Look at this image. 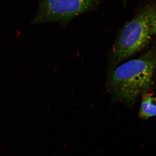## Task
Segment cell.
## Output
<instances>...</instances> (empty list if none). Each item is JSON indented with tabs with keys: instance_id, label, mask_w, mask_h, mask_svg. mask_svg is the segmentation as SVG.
I'll use <instances>...</instances> for the list:
<instances>
[{
	"instance_id": "6da1fadb",
	"label": "cell",
	"mask_w": 156,
	"mask_h": 156,
	"mask_svg": "<svg viewBox=\"0 0 156 156\" xmlns=\"http://www.w3.org/2000/svg\"><path fill=\"white\" fill-rule=\"evenodd\" d=\"M156 68V47L139 58L110 69L106 88L112 101L131 105L150 86Z\"/></svg>"
},
{
	"instance_id": "7a4b0ae2",
	"label": "cell",
	"mask_w": 156,
	"mask_h": 156,
	"mask_svg": "<svg viewBox=\"0 0 156 156\" xmlns=\"http://www.w3.org/2000/svg\"><path fill=\"white\" fill-rule=\"evenodd\" d=\"M154 6L146 8L120 31L110 52V69L146 47L152 35Z\"/></svg>"
},
{
	"instance_id": "3957f363",
	"label": "cell",
	"mask_w": 156,
	"mask_h": 156,
	"mask_svg": "<svg viewBox=\"0 0 156 156\" xmlns=\"http://www.w3.org/2000/svg\"><path fill=\"white\" fill-rule=\"evenodd\" d=\"M98 0H40L35 23L50 22L67 25L73 18L97 7Z\"/></svg>"
},
{
	"instance_id": "277c9868",
	"label": "cell",
	"mask_w": 156,
	"mask_h": 156,
	"mask_svg": "<svg viewBox=\"0 0 156 156\" xmlns=\"http://www.w3.org/2000/svg\"><path fill=\"white\" fill-rule=\"evenodd\" d=\"M139 115L145 120L156 116V97L143 93Z\"/></svg>"
},
{
	"instance_id": "5b68a950",
	"label": "cell",
	"mask_w": 156,
	"mask_h": 156,
	"mask_svg": "<svg viewBox=\"0 0 156 156\" xmlns=\"http://www.w3.org/2000/svg\"><path fill=\"white\" fill-rule=\"evenodd\" d=\"M152 34L156 37V6H154L153 11L152 17Z\"/></svg>"
},
{
	"instance_id": "8992f818",
	"label": "cell",
	"mask_w": 156,
	"mask_h": 156,
	"mask_svg": "<svg viewBox=\"0 0 156 156\" xmlns=\"http://www.w3.org/2000/svg\"><path fill=\"white\" fill-rule=\"evenodd\" d=\"M122 1H123V3H124V4H126L127 0H122Z\"/></svg>"
}]
</instances>
